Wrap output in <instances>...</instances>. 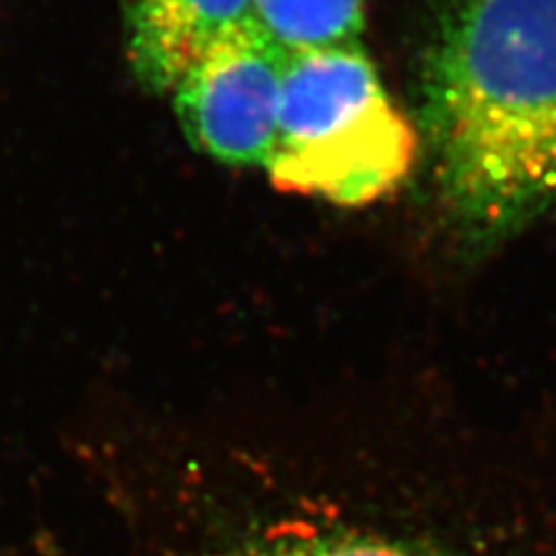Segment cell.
I'll return each mask as SVG.
<instances>
[{
    "instance_id": "1",
    "label": "cell",
    "mask_w": 556,
    "mask_h": 556,
    "mask_svg": "<svg viewBox=\"0 0 556 556\" xmlns=\"http://www.w3.org/2000/svg\"><path fill=\"white\" fill-rule=\"evenodd\" d=\"M450 216L496 239L556 208V0H455L425 73Z\"/></svg>"
},
{
    "instance_id": "2",
    "label": "cell",
    "mask_w": 556,
    "mask_h": 556,
    "mask_svg": "<svg viewBox=\"0 0 556 556\" xmlns=\"http://www.w3.org/2000/svg\"><path fill=\"white\" fill-rule=\"evenodd\" d=\"M417 135L359 42L290 54L265 169L278 190L339 206L388 198L415 165Z\"/></svg>"
},
{
    "instance_id": "3",
    "label": "cell",
    "mask_w": 556,
    "mask_h": 556,
    "mask_svg": "<svg viewBox=\"0 0 556 556\" xmlns=\"http://www.w3.org/2000/svg\"><path fill=\"white\" fill-rule=\"evenodd\" d=\"M288 61L255 16L225 33L172 91L188 142L225 165L265 167Z\"/></svg>"
},
{
    "instance_id": "4",
    "label": "cell",
    "mask_w": 556,
    "mask_h": 556,
    "mask_svg": "<svg viewBox=\"0 0 556 556\" xmlns=\"http://www.w3.org/2000/svg\"><path fill=\"white\" fill-rule=\"evenodd\" d=\"M253 20L251 0H126L128 61L137 81L172 93L225 33Z\"/></svg>"
},
{
    "instance_id": "5",
    "label": "cell",
    "mask_w": 556,
    "mask_h": 556,
    "mask_svg": "<svg viewBox=\"0 0 556 556\" xmlns=\"http://www.w3.org/2000/svg\"><path fill=\"white\" fill-rule=\"evenodd\" d=\"M255 22L290 54L357 42L367 0H251Z\"/></svg>"
}]
</instances>
